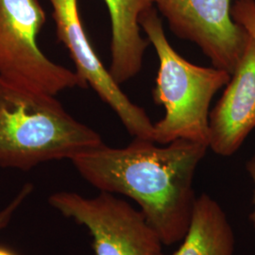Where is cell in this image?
<instances>
[{"label":"cell","mask_w":255,"mask_h":255,"mask_svg":"<svg viewBox=\"0 0 255 255\" xmlns=\"http://www.w3.org/2000/svg\"><path fill=\"white\" fill-rule=\"evenodd\" d=\"M209 146L178 139L165 146L134 138L125 147L105 144L71 160L82 178L101 192L135 201L164 245L181 242L197 198L196 170Z\"/></svg>","instance_id":"obj_1"},{"label":"cell","mask_w":255,"mask_h":255,"mask_svg":"<svg viewBox=\"0 0 255 255\" xmlns=\"http://www.w3.org/2000/svg\"><path fill=\"white\" fill-rule=\"evenodd\" d=\"M101 135L71 117L54 96L0 77V166L27 171L103 145Z\"/></svg>","instance_id":"obj_2"},{"label":"cell","mask_w":255,"mask_h":255,"mask_svg":"<svg viewBox=\"0 0 255 255\" xmlns=\"http://www.w3.org/2000/svg\"><path fill=\"white\" fill-rule=\"evenodd\" d=\"M139 24L159 59L152 95L155 103L165 110L164 118L154 124L153 141L167 145L183 139L209 146L210 104L227 85L231 74L214 66H199L182 58L169 44L154 6L141 15Z\"/></svg>","instance_id":"obj_3"},{"label":"cell","mask_w":255,"mask_h":255,"mask_svg":"<svg viewBox=\"0 0 255 255\" xmlns=\"http://www.w3.org/2000/svg\"><path fill=\"white\" fill-rule=\"evenodd\" d=\"M46 20L38 0H0V77L54 97L66 89L89 87L76 71L41 51L37 37Z\"/></svg>","instance_id":"obj_4"},{"label":"cell","mask_w":255,"mask_h":255,"mask_svg":"<svg viewBox=\"0 0 255 255\" xmlns=\"http://www.w3.org/2000/svg\"><path fill=\"white\" fill-rule=\"evenodd\" d=\"M48 203L87 229L96 255H164V243L144 214L114 194L85 198L58 192Z\"/></svg>","instance_id":"obj_5"},{"label":"cell","mask_w":255,"mask_h":255,"mask_svg":"<svg viewBox=\"0 0 255 255\" xmlns=\"http://www.w3.org/2000/svg\"><path fill=\"white\" fill-rule=\"evenodd\" d=\"M177 36L196 44L214 67L234 73L250 35L232 15V0H150Z\"/></svg>","instance_id":"obj_6"},{"label":"cell","mask_w":255,"mask_h":255,"mask_svg":"<svg viewBox=\"0 0 255 255\" xmlns=\"http://www.w3.org/2000/svg\"><path fill=\"white\" fill-rule=\"evenodd\" d=\"M56 24L58 40L69 51L76 72L119 117L128 132L153 141L154 124L145 110L130 101L101 63L82 26L78 0H48Z\"/></svg>","instance_id":"obj_7"},{"label":"cell","mask_w":255,"mask_h":255,"mask_svg":"<svg viewBox=\"0 0 255 255\" xmlns=\"http://www.w3.org/2000/svg\"><path fill=\"white\" fill-rule=\"evenodd\" d=\"M255 128V41L250 36L226 89L210 113L209 147L216 154H235Z\"/></svg>","instance_id":"obj_8"},{"label":"cell","mask_w":255,"mask_h":255,"mask_svg":"<svg viewBox=\"0 0 255 255\" xmlns=\"http://www.w3.org/2000/svg\"><path fill=\"white\" fill-rule=\"evenodd\" d=\"M108 7L111 27L109 72L119 83L128 82L140 72L149 44L141 36L139 19L153 7L150 0H104Z\"/></svg>","instance_id":"obj_9"},{"label":"cell","mask_w":255,"mask_h":255,"mask_svg":"<svg viewBox=\"0 0 255 255\" xmlns=\"http://www.w3.org/2000/svg\"><path fill=\"white\" fill-rule=\"evenodd\" d=\"M235 243L225 212L209 195L201 194L181 246L170 255H234Z\"/></svg>","instance_id":"obj_10"},{"label":"cell","mask_w":255,"mask_h":255,"mask_svg":"<svg viewBox=\"0 0 255 255\" xmlns=\"http://www.w3.org/2000/svg\"><path fill=\"white\" fill-rule=\"evenodd\" d=\"M232 15L255 41V0H237L232 6Z\"/></svg>","instance_id":"obj_11"},{"label":"cell","mask_w":255,"mask_h":255,"mask_svg":"<svg viewBox=\"0 0 255 255\" xmlns=\"http://www.w3.org/2000/svg\"><path fill=\"white\" fill-rule=\"evenodd\" d=\"M32 189L33 187L29 183L24 185L18 194L12 199V201H10L4 209L0 211V230L8 226L16 211L27 200V197L31 194Z\"/></svg>","instance_id":"obj_12"},{"label":"cell","mask_w":255,"mask_h":255,"mask_svg":"<svg viewBox=\"0 0 255 255\" xmlns=\"http://www.w3.org/2000/svg\"><path fill=\"white\" fill-rule=\"evenodd\" d=\"M247 171L250 174L254 184H255V191H254V198H253V204H254V211L250 215V219L253 222L254 226L255 227V154L249 160L247 163Z\"/></svg>","instance_id":"obj_13"},{"label":"cell","mask_w":255,"mask_h":255,"mask_svg":"<svg viewBox=\"0 0 255 255\" xmlns=\"http://www.w3.org/2000/svg\"><path fill=\"white\" fill-rule=\"evenodd\" d=\"M0 255H15L13 253H11L8 249L0 247Z\"/></svg>","instance_id":"obj_14"}]
</instances>
